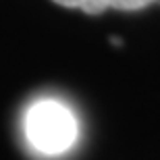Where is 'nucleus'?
Returning a JSON list of instances; mask_svg holds the SVG:
<instances>
[{"instance_id":"1","label":"nucleus","mask_w":160,"mask_h":160,"mask_svg":"<svg viewBox=\"0 0 160 160\" xmlns=\"http://www.w3.org/2000/svg\"><path fill=\"white\" fill-rule=\"evenodd\" d=\"M77 135V117L58 100H38L25 112V137L42 154H65L75 146Z\"/></svg>"},{"instance_id":"2","label":"nucleus","mask_w":160,"mask_h":160,"mask_svg":"<svg viewBox=\"0 0 160 160\" xmlns=\"http://www.w3.org/2000/svg\"><path fill=\"white\" fill-rule=\"evenodd\" d=\"M67 8H81L88 15H100L106 8H119V11H139L154 4L158 0H52Z\"/></svg>"}]
</instances>
